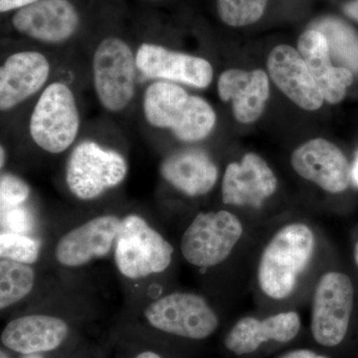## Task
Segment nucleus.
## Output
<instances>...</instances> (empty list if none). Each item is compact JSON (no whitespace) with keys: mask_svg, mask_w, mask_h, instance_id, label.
<instances>
[{"mask_svg":"<svg viewBox=\"0 0 358 358\" xmlns=\"http://www.w3.org/2000/svg\"><path fill=\"white\" fill-rule=\"evenodd\" d=\"M315 233L306 224L284 226L272 237L259 261L257 279L272 300L289 298L307 268L315 250Z\"/></svg>","mask_w":358,"mask_h":358,"instance_id":"nucleus-1","label":"nucleus"},{"mask_svg":"<svg viewBox=\"0 0 358 358\" xmlns=\"http://www.w3.org/2000/svg\"><path fill=\"white\" fill-rule=\"evenodd\" d=\"M143 110L152 126L171 129L183 141L203 140L216 124L215 112L207 101L169 82H155L148 87Z\"/></svg>","mask_w":358,"mask_h":358,"instance_id":"nucleus-2","label":"nucleus"},{"mask_svg":"<svg viewBox=\"0 0 358 358\" xmlns=\"http://www.w3.org/2000/svg\"><path fill=\"white\" fill-rule=\"evenodd\" d=\"M173 247L140 216L121 221L115 239V265L124 277L141 279L159 274L171 265Z\"/></svg>","mask_w":358,"mask_h":358,"instance_id":"nucleus-3","label":"nucleus"},{"mask_svg":"<svg viewBox=\"0 0 358 358\" xmlns=\"http://www.w3.org/2000/svg\"><path fill=\"white\" fill-rule=\"evenodd\" d=\"M243 232L241 221L229 211L201 212L183 234L181 253L195 267H214L230 256Z\"/></svg>","mask_w":358,"mask_h":358,"instance_id":"nucleus-4","label":"nucleus"},{"mask_svg":"<svg viewBox=\"0 0 358 358\" xmlns=\"http://www.w3.org/2000/svg\"><path fill=\"white\" fill-rule=\"evenodd\" d=\"M79 127V113L69 87L59 82L49 85L30 119L32 140L42 150L60 154L74 143Z\"/></svg>","mask_w":358,"mask_h":358,"instance_id":"nucleus-5","label":"nucleus"},{"mask_svg":"<svg viewBox=\"0 0 358 358\" xmlns=\"http://www.w3.org/2000/svg\"><path fill=\"white\" fill-rule=\"evenodd\" d=\"M128 171L126 159L94 141H83L71 154L66 167L70 192L82 200L95 199L119 185Z\"/></svg>","mask_w":358,"mask_h":358,"instance_id":"nucleus-6","label":"nucleus"},{"mask_svg":"<svg viewBox=\"0 0 358 358\" xmlns=\"http://www.w3.org/2000/svg\"><path fill=\"white\" fill-rule=\"evenodd\" d=\"M355 306V287L343 273L327 272L320 278L312 307V333L317 343L338 345L345 339Z\"/></svg>","mask_w":358,"mask_h":358,"instance_id":"nucleus-7","label":"nucleus"},{"mask_svg":"<svg viewBox=\"0 0 358 358\" xmlns=\"http://www.w3.org/2000/svg\"><path fill=\"white\" fill-rule=\"evenodd\" d=\"M136 61L126 42L109 37L99 44L93 58L94 85L106 109L124 110L134 94Z\"/></svg>","mask_w":358,"mask_h":358,"instance_id":"nucleus-8","label":"nucleus"},{"mask_svg":"<svg viewBox=\"0 0 358 358\" xmlns=\"http://www.w3.org/2000/svg\"><path fill=\"white\" fill-rule=\"evenodd\" d=\"M145 319L155 329L181 338L204 339L217 329V315L196 294L173 293L150 303Z\"/></svg>","mask_w":358,"mask_h":358,"instance_id":"nucleus-9","label":"nucleus"},{"mask_svg":"<svg viewBox=\"0 0 358 358\" xmlns=\"http://www.w3.org/2000/svg\"><path fill=\"white\" fill-rule=\"evenodd\" d=\"M294 171L326 192H345L352 182V166L343 150L326 138L306 141L291 157Z\"/></svg>","mask_w":358,"mask_h":358,"instance_id":"nucleus-10","label":"nucleus"},{"mask_svg":"<svg viewBox=\"0 0 358 358\" xmlns=\"http://www.w3.org/2000/svg\"><path fill=\"white\" fill-rule=\"evenodd\" d=\"M278 188L277 176L260 155L248 152L240 162H231L222 180L224 204L260 208Z\"/></svg>","mask_w":358,"mask_h":358,"instance_id":"nucleus-11","label":"nucleus"},{"mask_svg":"<svg viewBox=\"0 0 358 358\" xmlns=\"http://www.w3.org/2000/svg\"><path fill=\"white\" fill-rule=\"evenodd\" d=\"M136 61L143 75L155 79L180 82L199 89L207 88L213 80V68L208 61L159 45L141 44Z\"/></svg>","mask_w":358,"mask_h":358,"instance_id":"nucleus-12","label":"nucleus"},{"mask_svg":"<svg viewBox=\"0 0 358 358\" xmlns=\"http://www.w3.org/2000/svg\"><path fill=\"white\" fill-rule=\"evenodd\" d=\"M267 68L275 86L298 107L306 110L322 108L324 98L298 49L278 45L268 54Z\"/></svg>","mask_w":358,"mask_h":358,"instance_id":"nucleus-13","label":"nucleus"},{"mask_svg":"<svg viewBox=\"0 0 358 358\" xmlns=\"http://www.w3.org/2000/svg\"><path fill=\"white\" fill-rule=\"evenodd\" d=\"M79 22V14L69 0H39L20 9L13 18L18 32L47 43L69 39Z\"/></svg>","mask_w":358,"mask_h":358,"instance_id":"nucleus-14","label":"nucleus"},{"mask_svg":"<svg viewBox=\"0 0 358 358\" xmlns=\"http://www.w3.org/2000/svg\"><path fill=\"white\" fill-rule=\"evenodd\" d=\"M121 220L114 215L99 216L71 230L56 246L59 264L80 267L110 253L115 243Z\"/></svg>","mask_w":358,"mask_h":358,"instance_id":"nucleus-15","label":"nucleus"},{"mask_svg":"<svg viewBox=\"0 0 358 358\" xmlns=\"http://www.w3.org/2000/svg\"><path fill=\"white\" fill-rule=\"evenodd\" d=\"M219 98L232 103V113L240 124L258 121L270 98V81L262 69L226 70L218 79Z\"/></svg>","mask_w":358,"mask_h":358,"instance_id":"nucleus-16","label":"nucleus"},{"mask_svg":"<svg viewBox=\"0 0 358 358\" xmlns=\"http://www.w3.org/2000/svg\"><path fill=\"white\" fill-rule=\"evenodd\" d=\"M49 73L48 60L39 52L9 56L0 69V109H13L34 95L46 83Z\"/></svg>","mask_w":358,"mask_h":358,"instance_id":"nucleus-17","label":"nucleus"},{"mask_svg":"<svg viewBox=\"0 0 358 358\" xmlns=\"http://www.w3.org/2000/svg\"><path fill=\"white\" fill-rule=\"evenodd\" d=\"M298 51L315 78L324 100L331 105L341 103L355 81V75L334 64L324 35L315 29L306 30L298 40Z\"/></svg>","mask_w":358,"mask_h":358,"instance_id":"nucleus-18","label":"nucleus"},{"mask_svg":"<svg viewBox=\"0 0 358 358\" xmlns=\"http://www.w3.org/2000/svg\"><path fill=\"white\" fill-rule=\"evenodd\" d=\"M69 334L64 320L45 315H25L11 320L3 329L1 343L13 352L24 355L51 352Z\"/></svg>","mask_w":358,"mask_h":358,"instance_id":"nucleus-19","label":"nucleus"},{"mask_svg":"<svg viewBox=\"0 0 358 358\" xmlns=\"http://www.w3.org/2000/svg\"><path fill=\"white\" fill-rule=\"evenodd\" d=\"M300 329L301 317L296 312L280 313L265 320L243 317L226 336L225 345L235 355H248L268 341L288 343Z\"/></svg>","mask_w":358,"mask_h":358,"instance_id":"nucleus-20","label":"nucleus"},{"mask_svg":"<svg viewBox=\"0 0 358 358\" xmlns=\"http://www.w3.org/2000/svg\"><path fill=\"white\" fill-rule=\"evenodd\" d=\"M162 176L187 196L211 192L218 179V169L204 150L188 148L169 155L160 167Z\"/></svg>","mask_w":358,"mask_h":358,"instance_id":"nucleus-21","label":"nucleus"},{"mask_svg":"<svg viewBox=\"0 0 358 358\" xmlns=\"http://www.w3.org/2000/svg\"><path fill=\"white\" fill-rule=\"evenodd\" d=\"M310 29L324 35L334 65L358 76V32L352 25L336 16H324L310 23Z\"/></svg>","mask_w":358,"mask_h":358,"instance_id":"nucleus-22","label":"nucleus"},{"mask_svg":"<svg viewBox=\"0 0 358 358\" xmlns=\"http://www.w3.org/2000/svg\"><path fill=\"white\" fill-rule=\"evenodd\" d=\"M35 274L28 264L2 259L0 262V308L3 310L25 298L34 287Z\"/></svg>","mask_w":358,"mask_h":358,"instance_id":"nucleus-23","label":"nucleus"},{"mask_svg":"<svg viewBox=\"0 0 358 358\" xmlns=\"http://www.w3.org/2000/svg\"><path fill=\"white\" fill-rule=\"evenodd\" d=\"M268 0H217L219 17L232 27L254 24L262 18Z\"/></svg>","mask_w":358,"mask_h":358,"instance_id":"nucleus-24","label":"nucleus"},{"mask_svg":"<svg viewBox=\"0 0 358 358\" xmlns=\"http://www.w3.org/2000/svg\"><path fill=\"white\" fill-rule=\"evenodd\" d=\"M39 243L25 234L2 232L0 235V256L15 262L33 264L38 259Z\"/></svg>","mask_w":358,"mask_h":358,"instance_id":"nucleus-25","label":"nucleus"},{"mask_svg":"<svg viewBox=\"0 0 358 358\" xmlns=\"http://www.w3.org/2000/svg\"><path fill=\"white\" fill-rule=\"evenodd\" d=\"M30 194V188L24 180L13 174H3L0 179L1 208L21 206Z\"/></svg>","mask_w":358,"mask_h":358,"instance_id":"nucleus-26","label":"nucleus"},{"mask_svg":"<svg viewBox=\"0 0 358 358\" xmlns=\"http://www.w3.org/2000/svg\"><path fill=\"white\" fill-rule=\"evenodd\" d=\"M30 217L21 206L1 208V225L6 232L24 234L29 229Z\"/></svg>","mask_w":358,"mask_h":358,"instance_id":"nucleus-27","label":"nucleus"},{"mask_svg":"<svg viewBox=\"0 0 358 358\" xmlns=\"http://www.w3.org/2000/svg\"><path fill=\"white\" fill-rule=\"evenodd\" d=\"M39 0H0V11L2 13H8L14 9L23 8Z\"/></svg>","mask_w":358,"mask_h":358,"instance_id":"nucleus-28","label":"nucleus"},{"mask_svg":"<svg viewBox=\"0 0 358 358\" xmlns=\"http://www.w3.org/2000/svg\"><path fill=\"white\" fill-rule=\"evenodd\" d=\"M343 13L358 23V0H350L343 6Z\"/></svg>","mask_w":358,"mask_h":358,"instance_id":"nucleus-29","label":"nucleus"},{"mask_svg":"<svg viewBox=\"0 0 358 358\" xmlns=\"http://www.w3.org/2000/svg\"><path fill=\"white\" fill-rule=\"evenodd\" d=\"M281 358H327L322 357V355H317V353L310 352L308 350H298L294 352H288Z\"/></svg>","mask_w":358,"mask_h":358,"instance_id":"nucleus-30","label":"nucleus"},{"mask_svg":"<svg viewBox=\"0 0 358 358\" xmlns=\"http://www.w3.org/2000/svg\"><path fill=\"white\" fill-rule=\"evenodd\" d=\"M352 182L358 187V150L355 152L352 166Z\"/></svg>","mask_w":358,"mask_h":358,"instance_id":"nucleus-31","label":"nucleus"},{"mask_svg":"<svg viewBox=\"0 0 358 358\" xmlns=\"http://www.w3.org/2000/svg\"><path fill=\"white\" fill-rule=\"evenodd\" d=\"M136 358H162L159 355L152 352H141Z\"/></svg>","mask_w":358,"mask_h":358,"instance_id":"nucleus-32","label":"nucleus"},{"mask_svg":"<svg viewBox=\"0 0 358 358\" xmlns=\"http://www.w3.org/2000/svg\"><path fill=\"white\" fill-rule=\"evenodd\" d=\"M353 257H355V264H357L358 268V241L357 243L355 244V252H353Z\"/></svg>","mask_w":358,"mask_h":358,"instance_id":"nucleus-33","label":"nucleus"},{"mask_svg":"<svg viewBox=\"0 0 358 358\" xmlns=\"http://www.w3.org/2000/svg\"><path fill=\"white\" fill-rule=\"evenodd\" d=\"M22 358H43L40 353L38 355H24Z\"/></svg>","mask_w":358,"mask_h":358,"instance_id":"nucleus-34","label":"nucleus"},{"mask_svg":"<svg viewBox=\"0 0 358 358\" xmlns=\"http://www.w3.org/2000/svg\"><path fill=\"white\" fill-rule=\"evenodd\" d=\"M0 154H1V159H0V162H1V167H2V166H3L4 159H6V155H4L3 148H1V152H0Z\"/></svg>","mask_w":358,"mask_h":358,"instance_id":"nucleus-35","label":"nucleus"},{"mask_svg":"<svg viewBox=\"0 0 358 358\" xmlns=\"http://www.w3.org/2000/svg\"><path fill=\"white\" fill-rule=\"evenodd\" d=\"M1 358H6V355H3V352L1 353Z\"/></svg>","mask_w":358,"mask_h":358,"instance_id":"nucleus-36","label":"nucleus"}]
</instances>
